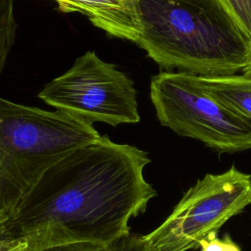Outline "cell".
<instances>
[{
  "label": "cell",
  "mask_w": 251,
  "mask_h": 251,
  "mask_svg": "<svg viewBox=\"0 0 251 251\" xmlns=\"http://www.w3.org/2000/svg\"><path fill=\"white\" fill-rule=\"evenodd\" d=\"M147 152L107 135L50 165L0 227V240L27 248L87 242L108 246L157 195L143 171Z\"/></svg>",
  "instance_id": "cell-1"
},
{
  "label": "cell",
  "mask_w": 251,
  "mask_h": 251,
  "mask_svg": "<svg viewBox=\"0 0 251 251\" xmlns=\"http://www.w3.org/2000/svg\"><path fill=\"white\" fill-rule=\"evenodd\" d=\"M136 44L164 69L229 75L251 62V44L218 0H129Z\"/></svg>",
  "instance_id": "cell-2"
},
{
  "label": "cell",
  "mask_w": 251,
  "mask_h": 251,
  "mask_svg": "<svg viewBox=\"0 0 251 251\" xmlns=\"http://www.w3.org/2000/svg\"><path fill=\"white\" fill-rule=\"evenodd\" d=\"M101 137L92 124L0 97V175L34 183L53 163Z\"/></svg>",
  "instance_id": "cell-3"
},
{
  "label": "cell",
  "mask_w": 251,
  "mask_h": 251,
  "mask_svg": "<svg viewBox=\"0 0 251 251\" xmlns=\"http://www.w3.org/2000/svg\"><path fill=\"white\" fill-rule=\"evenodd\" d=\"M193 75L161 72L151 77L150 99L160 124L219 154L251 149V122L218 103Z\"/></svg>",
  "instance_id": "cell-4"
},
{
  "label": "cell",
  "mask_w": 251,
  "mask_h": 251,
  "mask_svg": "<svg viewBox=\"0 0 251 251\" xmlns=\"http://www.w3.org/2000/svg\"><path fill=\"white\" fill-rule=\"evenodd\" d=\"M251 204V176L232 166L196 181L154 230L142 235L146 251H187Z\"/></svg>",
  "instance_id": "cell-5"
},
{
  "label": "cell",
  "mask_w": 251,
  "mask_h": 251,
  "mask_svg": "<svg viewBox=\"0 0 251 251\" xmlns=\"http://www.w3.org/2000/svg\"><path fill=\"white\" fill-rule=\"evenodd\" d=\"M38 97L56 110L91 124L117 126L140 121L132 79L94 51L78 57L69 71L47 83Z\"/></svg>",
  "instance_id": "cell-6"
},
{
  "label": "cell",
  "mask_w": 251,
  "mask_h": 251,
  "mask_svg": "<svg viewBox=\"0 0 251 251\" xmlns=\"http://www.w3.org/2000/svg\"><path fill=\"white\" fill-rule=\"evenodd\" d=\"M61 11L85 15L97 27L112 36L137 39L135 20L129 0H54Z\"/></svg>",
  "instance_id": "cell-7"
},
{
  "label": "cell",
  "mask_w": 251,
  "mask_h": 251,
  "mask_svg": "<svg viewBox=\"0 0 251 251\" xmlns=\"http://www.w3.org/2000/svg\"><path fill=\"white\" fill-rule=\"evenodd\" d=\"M195 83L218 103L251 122V76L193 75Z\"/></svg>",
  "instance_id": "cell-8"
},
{
  "label": "cell",
  "mask_w": 251,
  "mask_h": 251,
  "mask_svg": "<svg viewBox=\"0 0 251 251\" xmlns=\"http://www.w3.org/2000/svg\"><path fill=\"white\" fill-rule=\"evenodd\" d=\"M16 27L14 0H0V74L15 41Z\"/></svg>",
  "instance_id": "cell-9"
},
{
  "label": "cell",
  "mask_w": 251,
  "mask_h": 251,
  "mask_svg": "<svg viewBox=\"0 0 251 251\" xmlns=\"http://www.w3.org/2000/svg\"><path fill=\"white\" fill-rule=\"evenodd\" d=\"M251 44V0H218Z\"/></svg>",
  "instance_id": "cell-10"
},
{
  "label": "cell",
  "mask_w": 251,
  "mask_h": 251,
  "mask_svg": "<svg viewBox=\"0 0 251 251\" xmlns=\"http://www.w3.org/2000/svg\"><path fill=\"white\" fill-rule=\"evenodd\" d=\"M199 247L201 251H241L240 247L227 234L224 238L217 237V233L210 234L200 241Z\"/></svg>",
  "instance_id": "cell-11"
},
{
  "label": "cell",
  "mask_w": 251,
  "mask_h": 251,
  "mask_svg": "<svg viewBox=\"0 0 251 251\" xmlns=\"http://www.w3.org/2000/svg\"><path fill=\"white\" fill-rule=\"evenodd\" d=\"M107 246L87 242L48 245L36 248H26V251H106Z\"/></svg>",
  "instance_id": "cell-12"
},
{
  "label": "cell",
  "mask_w": 251,
  "mask_h": 251,
  "mask_svg": "<svg viewBox=\"0 0 251 251\" xmlns=\"http://www.w3.org/2000/svg\"><path fill=\"white\" fill-rule=\"evenodd\" d=\"M25 240H0V251H26Z\"/></svg>",
  "instance_id": "cell-13"
},
{
  "label": "cell",
  "mask_w": 251,
  "mask_h": 251,
  "mask_svg": "<svg viewBox=\"0 0 251 251\" xmlns=\"http://www.w3.org/2000/svg\"><path fill=\"white\" fill-rule=\"evenodd\" d=\"M241 72H242V75H243L251 76V62H250Z\"/></svg>",
  "instance_id": "cell-14"
},
{
  "label": "cell",
  "mask_w": 251,
  "mask_h": 251,
  "mask_svg": "<svg viewBox=\"0 0 251 251\" xmlns=\"http://www.w3.org/2000/svg\"><path fill=\"white\" fill-rule=\"evenodd\" d=\"M106 251H107V247H106Z\"/></svg>",
  "instance_id": "cell-15"
}]
</instances>
